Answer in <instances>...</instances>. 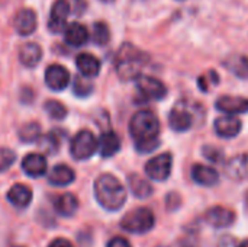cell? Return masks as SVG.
<instances>
[{
  "instance_id": "9a60e30c",
  "label": "cell",
  "mask_w": 248,
  "mask_h": 247,
  "mask_svg": "<svg viewBox=\"0 0 248 247\" xmlns=\"http://www.w3.org/2000/svg\"><path fill=\"white\" fill-rule=\"evenodd\" d=\"M225 173L232 181H247L248 179V153L234 156L225 165Z\"/></svg>"
},
{
  "instance_id": "52a82bcc",
  "label": "cell",
  "mask_w": 248,
  "mask_h": 247,
  "mask_svg": "<svg viewBox=\"0 0 248 247\" xmlns=\"http://www.w3.org/2000/svg\"><path fill=\"white\" fill-rule=\"evenodd\" d=\"M173 166V157L169 153H163L160 156H155L154 159L148 160L145 165V173L150 179L155 182H163L169 179L171 173Z\"/></svg>"
},
{
  "instance_id": "ffe728a7",
  "label": "cell",
  "mask_w": 248,
  "mask_h": 247,
  "mask_svg": "<svg viewBox=\"0 0 248 247\" xmlns=\"http://www.w3.org/2000/svg\"><path fill=\"white\" fill-rule=\"evenodd\" d=\"M76 179L74 170L67 165H57L48 175V182L54 186H67Z\"/></svg>"
},
{
  "instance_id": "2e32d148",
  "label": "cell",
  "mask_w": 248,
  "mask_h": 247,
  "mask_svg": "<svg viewBox=\"0 0 248 247\" xmlns=\"http://www.w3.org/2000/svg\"><path fill=\"white\" fill-rule=\"evenodd\" d=\"M64 41L70 47H83L89 41V31L84 25L73 22L64 29Z\"/></svg>"
},
{
  "instance_id": "ba28073f",
  "label": "cell",
  "mask_w": 248,
  "mask_h": 247,
  "mask_svg": "<svg viewBox=\"0 0 248 247\" xmlns=\"http://www.w3.org/2000/svg\"><path fill=\"white\" fill-rule=\"evenodd\" d=\"M68 15H70V3L67 0H55L51 7V13H49V19H48L49 31L54 33L64 32V29L67 26Z\"/></svg>"
},
{
  "instance_id": "7a4b0ae2",
  "label": "cell",
  "mask_w": 248,
  "mask_h": 247,
  "mask_svg": "<svg viewBox=\"0 0 248 247\" xmlns=\"http://www.w3.org/2000/svg\"><path fill=\"white\" fill-rule=\"evenodd\" d=\"M94 197L105 210L118 211L126 201V191L113 175L105 173L94 182Z\"/></svg>"
},
{
  "instance_id": "7c38bea8",
  "label": "cell",
  "mask_w": 248,
  "mask_h": 247,
  "mask_svg": "<svg viewBox=\"0 0 248 247\" xmlns=\"http://www.w3.org/2000/svg\"><path fill=\"white\" fill-rule=\"evenodd\" d=\"M214 130L222 138H234L241 131V121L234 115L219 116L214 122Z\"/></svg>"
},
{
  "instance_id": "cb8c5ba5",
  "label": "cell",
  "mask_w": 248,
  "mask_h": 247,
  "mask_svg": "<svg viewBox=\"0 0 248 247\" xmlns=\"http://www.w3.org/2000/svg\"><path fill=\"white\" fill-rule=\"evenodd\" d=\"M224 66L237 77L248 79V57H246V55H240V54L230 55L224 61Z\"/></svg>"
},
{
  "instance_id": "f1b7e54d",
  "label": "cell",
  "mask_w": 248,
  "mask_h": 247,
  "mask_svg": "<svg viewBox=\"0 0 248 247\" xmlns=\"http://www.w3.org/2000/svg\"><path fill=\"white\" fill-rule=\"evenodd\" d=\"M44 109L52 119H64L67 115V108L58 100H46L44 103Z\"/></svg>"
},
{
  "instance_id": "d590c367",
  "label": "cell",
  "mask_w": 248,
  "mask_h": 247,
  "mask_svg": "<svg viewBox=\"0 0 248 247\" xmlns=\"http://www.w3.org/2000/svg\"><path fill=\"white\" fill-rule=\"evenodd\" d=\"M238 247H248V240H246V242H243V243H241V245H240V246Z\"/></svg>"
},
{
  "instance_id": "6da1fadb",
  "label": "cell",
  "mask_w": 248,
  "mask_h": 247,
  "mask_svg": "<svg viewBox=\"0 0 248 247\" xmlns=\"http://www.w3.org/2000/svg\"><path fill=\"white\" fill-rule=\"evenodd\" d=\"M129 132L140 153H151L160 146V121L153 111L142 109L134 114L129 121Z\"/></svg>"
},
{
  "instance_id": "d4e9b609",
  "label": "cell",
  "mask_w": 248,
  "mask_h": 247,
  "mask_svg": "<svg viewBox=\"0 0 248 247\" xmlns=\"http://www.w3.org/2000/svg\"><path fill=\"white\" fill-rule=\"evenodd\" d=\"M55 210L64 217H71L78 210V199L73 194H62L55 199Z\"/></svg>"
},
{
  "instance_id": "4fadbf2b",
  "label": "cell",
  "mask_w": 248,
  "mask_h": 247,
  "mask_svg": "<svg viewBox=\"0 0 248 247\" xmlns=\"http://www.w3.org/2000/svg\"><path fill=\"white\" fill-rule=\"evenodd\" d=\"M22 170L29 178H41L46 173V159L39 153L26 154L22 160Z\"/></svg>"
},
{
  "instance_id": "d6a6232c",
  "label": "cell",
  "mask_w": 248,
  "mask_h": 247,
  "mask_svg": "<svg viewBox=\"0 0 248 247\" xmlns=\"http://www.w3.org/2000/svg\"><path fill=\"white\" fill-rule=\"evenodd\" d=\"M203 154L208 160L214 162V163H219L221 159H222V153L221 150L215 148V147H205L203 148Z\"/></svg>"
},
{
  "instance_id": "f35d334b",
  "label": "cell",
  "mask_w": 248,
  "mask_h": 247,
  "mask_svg": "<svg viewBox=\"0 0 248 247\" xmlns=\"http://www.w3.org/2000/svg\"><path fill=\"white\" fill-rule=\"evenodd\" d=\"M247 202H248V195H247Z\"/></svg>"
},
{
  "instance_id": "44dd1931",
  "label": "cell",
  "mask_w": 248,
  "mask_h": 247,
  "mask_svg": "<svg viewBox=\"0 0 248 247\" xmlns=\"http://www.w3.org/2000/svg\"><path fill=\"white\" fill-rule=\"evenodd\" d=\"M7 199L16 208H26L32 201V191L26 185L16 183L9 189Z\"/></svg>"
},
{
  "instance_id": "f546056e",
  "label": "cell",
  "mask_w": 248,
  "mask_h": 247,
  "mask_svg": "<svg viewBox=\"0 0 248 247\" xmlns=\"http://www.w3.org/2000/svg\"><path fill=\"white\" fill-rule=\"evenodd\" d=\"M86 79L87 77H84V76H76L74 83H73V92H74L76 96L84 98V96H89L93 92V84Z\"/></svg>"
},
{
  "instance_id": "277c9868",
  "label": "cell",
  "mask_w": 248,
  "mask_h": 247,
  "mask_svg": "<svg viewBox=\"0 0 248 247\" xmlns=\"http://www.w3.org/2000/svg\"><path fill=\"white\" fill-rule=\"evenodd\" d=\"M154 224H155V217L153 211L148 208H137L128 213L121 221V227L132 234L148 233L154 227Z\"/></svg>"
},
{
  "instance_id": "83f0119b",
  "label": "cell",
  "mask_w": 248,
  "mask_h": 247,
  "mask_svg": "<svg viewBox=\"0 0 248 247\" xmlns=\"http://www.w3.org/2000/svg\"><path fill=\"white\" fill-rule=\"evenodd\" d=\"M92 39L96 45H106L110 39V31L105 22H96L92 31Z\"/></svg>"
},
{
  "instance_id": "836d02e7",
  "label": "cell",
  "mask_w": 248,
  "mask_h": 247,
  "mask_svg": "<svg viewBox=\"0 0 248 247\" xmlns=\"http://www.w3.org/2000/svg\"><path fill=\"white\" fill-rule=\"evenodd\" d=\"M106 247H132V246H131V243H129L126 239H124V237H115V239H112V240L108 243V246Z\"/></svg>"
},
{
  "instance_id": "1f68e13d",
  "label": "cell",
  "mask_w": 248,
  "mask_h": 247,
  "mask_svg": "<svg viewBox=\"0 0 248 247\" xmlns=\"http://www.w3.org/2000/svg\"><path fill=\"white\" fill-rule=\"evenodd\" d=\"M15 160H16L15 151L6 147H0V173L6 172L15 163Z\"/></svg>"
},
{
  "instance_id": "4dcf8cb0",
  "label": "cell",
  "mask_w": 248,
  "mask_h": 247,
  "mask_svg": "<svg viewBox=\"0 0 248 247\" xmlns=\"http://www.w3.org/2000/svg\"><path fill=\"white\" fill-rule=\"evenodd\" d=\"M42 143H41V147L46 151V153H55L58 148H60V138H58V134L54 131V132H49L48 135L42 137Z\"/></svg>"
},
{
  "instance_id": "5bb4252c",
  "label": "cell",
  "mask_w": 248,
  "mask_h": 247,
  "mask_svg": "<svg viewBox=\"0 0 248 247\" xmlns=\"http://www.w3.org/2000/svg\"><path fill=\"white\" fill-rule=\"evenodd\" d=\"M217 109L227 115H238L248 112V99L241 96H222L217 100Z\"/></svg>"
},
{
  "instance_id": "8fae6325",
  "label": "cell",
  "mask_w": 248,
  "mask_h": 247,
  "mask_svg": "<svg viewBox=\"0 0 248 247\" xmlns=\"http://www.w3.org/2000/svg\"><path fill=\"white\" fill-rule=\"evenodd\" d=\"M13 25L19 35L28 36V35L33 33L36 29V25H38L36 13L32 9H22L16 13Z\"/></svg>"
},
{
  "instance_id": "ac0fdd59",
  "label": "cell",
  "mask_w": 248,
  "mask_h": 247,
  "mask_svg": "<svg viewBox=\"0 0 248 247\" xmlns=\"http://www.w3.org/2000/svg\"><path fill=\"white\" fill-rule=\"evenodd\" d=\"M192 179L202 186H214L218 183L219 181V175L218 172L211 167V166H205V165H195L192 167Z\"/></svg>"
},
{
  "instance_id": "d6986e66",
  "label": "cell",
  "mask_w": 248,
  "mask_h": 247,
  "mask_svg": "<svg viewBox=\"0 0 248 247\" xmlns=\"http://www.w3.org/2000/svg\"><path fill=\"white\" fill-rule=\"evenodd\" d=\"M192 124H193V116L189 111L179 106L171 109L169 115V125L171 127V130L177 132H185L192 127Z\"/></svg>"
},
{
  "instance_id": "9c48e42d",
  "label": "cell",
  "mask_w": 248,
  "mask_h": 247,
  "mask_svg": "<svg viewBox=\"0 0 248 247\" xmlns=\"http://www.w3.org/2000/svg\"><path fill=\"white\" fill-rule=\"evenodd\" d=\"M44 79H45V84L51 90L60 92V90H64L68 86V83H70V73L61 64H51V66L46 67Z\"/></svg>"
},
{
  "instance_id": "4316f807",
  "label": "cell",
  "mask_w": 248,
  "mask_h": 247,
  "mask_svg": "<svg viewBox=\"0 0 248 247\" xmlns=\"http://www.w3.org/2000/svg\"><path fill=\"white\" fill-rule=\"evenodd\" d=\"M41 137V125L38 122H28L19 130V138L23 143L38 141Z\"/></svg>"
},
{
  "instance_id": "8d00e7d4",
  "label": "cell",
  "mask_w": 248,
  "mask_h": 247,
  "mask_svg": "<svg viewBox=\"0 0 248 247\" xmlns=\"http://www.w3.org/2000/svg\"><path fill=\"white\" fill-rule=\"evenodd\" d=\"M100 1H103V3H110V1H113V0H100Z\"/></svg>"
},
{
  "instance_id": "603a6c76",
  "label": "cell",
  "mask_w": 248,
  "mask_h": 247,
  "mask_svg": "<svg viewBox=\"0 0 248 247\" xmlns=\"http://www.w3.org/2000/svg\"><path fill=\"white\" fill-rule=\"evenodd\" d=\"M42 58V49L38 44L35 42H28L25 45H22L20 51H19V60L25 67H36L39 64Z\"/></svg>"
},
{
  "instance_id": "484cf974",
  "label": "cell",
  "mask_w": 248,
  "mask_h": 247,
  "mask_svg": "<svg viewBox=\"0 0 248 247\" xmlns=\"http://www.w3.org/2000/svg\"><path fill=\"white\" fill-rule=\"evenodd\" d=\"M128 185H129L132 194L137 198L144 199V198H148L153 194V186L150 185V182H147L144 178H141L137 173L128 176Z\"/></svg>"
},
{
  "instance_id": "5b68a950",
  "label": "cell",
  "mask_w": 248,
  "mask_h": 247,
  "mask_svg": "<svg viewBox=\"0 0 248 247\" xmlns=\"http://www.w3.org/2000/svg\"><path fill=\"white\" fill-rule=\"evenodd\" d=\"M97 147L99 140L94 137V134L89 130H81L71 140L70 151L76 160H87L96 153Z\"/></svg>"
},
{
  "instance_id": "8992f818",
  "label": "cell",
  "mask_w": 248,
  "mask_h": 247,
  "mask_svg": "<svg viewBox=\"0 0 248 247\" xmlns=\"http://www.w3.org/2000/svg\"><path fill=\"white\" fill-rule=\"evenodd\" d=\"M137 90L144 100H160L166 96V86L153 76H138L135 79Z\"/></svg>"
},
{
  "instance_id": "30bf717a",
  "label": "cell",
  "mask_w": 248,
  "mask_h": 247,
  "mask_svg": "<svg viewBox=\"0 0 248 247\" xmlns=\"http://www.w3.org/2000/svg\"><path fill=\"white\" fill-rule=\"evenodd\" d=\"M205 221L212 226L214 229H227L234 224L235 221V214L232 210L225 208V207H214L206 211L205 214Z\"/></svg>"
},
{
  "instance_id": "e0dca14e",
  "label": "cell",
  "mask_w": 248,
  "mask_h": 247,
  "mask_svg": "<svg viewBox=\"0 0 248 247\" xmlns=\"http://www.w3.org/2000/svg\"><path fill=\"white\" fill-rule=\"evenodd\" d=\"M76 66L80 71L81 76L87 77V79H92V77H96L100 71V61L97 57H94L93 54H89V52H81L77 55L76 58Z\"/></svg>"
},
{
  "instance_id": "3957f363",
  "label": "cell",
  "mask_w": 248,
  "mask_h": 247,
  "mask_svg": "<svg viewBox=\"0 0 248 247\" xmlns=\"http://www.w3.org/2000/svg\"><path fill=\"white\" fill-rule=\"evenodd\" d=\"M148 61V55L132 44H124L118 51L115 67L122 80H135L141 76V68Z\"/></svg>"
},
{
  "instance_id": "74e56055",
  "label": "cell",
  "mask_w": 248,
  "mask_h": 247,
  "mask_svg": "<svg viewBox=\"0 0 248 247\" xmlns=\"http://www.w3.org/2000/svg\"><path fill=\"white\" fill-rule=\"evenodd\" d=\"M13 247H22V246H13Z\"/></svg>"
},
{
  "instance_id": "e575fe53",
  "label": "cell",
  "mask_w": 248,
  "mask_h": 247,
  "mask_svg": "<svg viewBox=\"0 0 248 247\" xmlns=\"http://www.w3.org/2000/svg\"><path fill=\"white\" fill-rule=\"evenodd\" d=\"M48 247H73V246H71V243H70L68 240H65V239H55L54 242H51V243H49V246Z\"/></svg>"
},
{
  "instance_id": "7402d4cb",
  "label": "cell",
  "mask_w": 248,
  "mask_h": 247,
  "mask_svg": "<svg viewBox=\"0 0 248 247\" xmlns=\"http://www.w3.org/2000/svg\"><path fill=\"white\" fill-rule=\"evenodd\" d=\"M121 148V140L113 131H106L99 138V153L102 157H112Z\"/></svg>"
}]
</instances>
